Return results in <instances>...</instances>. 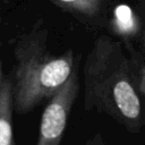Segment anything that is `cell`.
Instances as JSON below:
<instances>
[{
    "mask_svg": "<svg viewBox=\"0 0 145 145\" xmlns=\"http://www.w3.org/2000/svg\"><path fill=\"white\" fill-rule=\"evenodd\" d=\"M84 109L110 117L137 134L145 126V103L139 88V67L121 42L99 36L83 66Z\"/></svg>",
    "mask_w": 145,
    "mask_h": 145,
    "instance_id": "obj_1",
    "label": "cell"
},
{
    "mask_svg": "<svg viewBox=\"0 0 145 145\" xmlns=\"http://www.w3.org/2000/svg\"><path fill=\"white\" fill-rule=\"evenodd\" d=\"M14 59V106L19 114L48 102L78 68L71 49L59 54L51 52L48 31L40 24L17 39Z\"/></svg>",
    "mask_w": 145,
    "mask_h": 145,
    "instance_id": "obj_2",
    "label": "cell"
},
{
    "mask_svg": "<svg viewBox=\"0 0 145 145\" xmlns=\"http://www.w3.org/2000/svg\"><path fill=\"white\" fill-rule=\"evenodd\" d=\"M79 93L78 68L46 102L40 120L35 145H62L68 119Z\"/></svg>",
    "mask_w": 145,
    "mask_h": 145,
    "instance_id": "obj_3",
    "label": "cell"
},
{
    "mask_svg": "<svg viewBox=\"0 0 145 145\" xmlns=\"http://www.w3.org/2000/svg\"><path fill=\"white\" fill-rule=\"evenodd\" d=\"M14 111L11 77H3L0 83V145H16L12 129Z\"/></svg>",
    "mask_w": 145,
    "mask_h": 145,
    "instance_id": "obj_4",
    "label": "cell"
},
{
    "mask_svg": "<svg viewBox=\"0 0 145 145\" xmlns=\"http://www.w3.org/2000/svg\"><path fill=\"white\" fill-rule=\"evenodd\" d=\"M111 25L116 34L126 40L131 39L136 34L140 33V16L138 17L129 6L120 5L114 9Z\"/></svg>",
    "mask_w": 145,
    "mask_h": 145,
    "instance_id": "obj_5",
    "label": "cell"
},
{
    "mask_svg": "<svg viewBox=\"0 0 145 145\" xmlns=\"http://www.w3.org/2000/svg\"><path fill=\"white\" fill-rule=\"evenodd\" d=\"M63 10L85 20L99 18L105 8L106 0H50Z\"/></svg>",
    "mask_w": 145,
    "mask_h": 145,
    "instance_id": "obj_6",
    "label": "cell"
},
{
    "mask_svg": "<svg viewBox=\"0 0 145 145\" xmlns=\"http://www.w3.org/2000/svg\"><path fill=\"white\" fill-rule=\"evenodd\" d=\"M137 3H138L139 11H140V22H142V28H140L142 48L145 54V0H137Z\"/></svg>",
    "mask_w": 145,
    "mask_h": 145,
    "instance_id": "obj_7",
    "label": "cell"
},
{
    "mask_svg": "<svg viewBox=\"0 0 145 145\" xmlns=\"http://www.w3.org/2000/svg\"><path fill=\"white\" fill-rule=\"evenodd\" d=\"M85 145H106V143H105L102 134L101 133H96L91 138H88V140L86 142Z\"/></svg>",
    "mask_w": 145,
    "mask_h": 145,
    "instance_id": "obj_8",
    "label": "cell"
},
{
    "mask_svg": "<svg viewBox=\"0 0 145 145\" xmlns=\"http://www.w3.org/2000/svg\"><path fill=\"white\" fill-rule=\"evenodd\" d=\"M3 76H2V66H1V59H0V83L2 82Z\"/></svg>",
    "mask_w": 145,
    "mask_h": 145,
    "instance_id": "obj_9",
    "label": "cell"
}]
</instances>
